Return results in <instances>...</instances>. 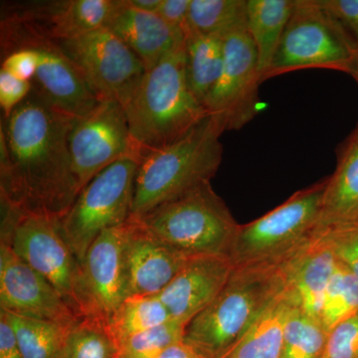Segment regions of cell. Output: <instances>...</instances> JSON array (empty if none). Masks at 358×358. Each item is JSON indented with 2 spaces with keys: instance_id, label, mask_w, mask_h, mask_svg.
Returning <instances> with one entry per match:
<instances>
[{
  "instance_id": "obj_1",
  "label": "cell",
  "mask_w": 358,
  "mask_h": 358,
  "mask_svg": "<svg viewBox=\"0 0 358 358\" xmlns=\"http://www.w3.org/2000/svg\"><path fill=\"white\" fill-rule=\"evenodd\" d=\"M75 119L31 92L1 120V203L54 220L64 217L81 192L69 150Z\"/></svg>"
},
{
  "instance_id": "obj_2",
  "label": "cell",
  "mask_w": 358,
  "mask_h": 358,
  "mask_svg": "<svg viewBox=\"0 0 358 358\" xmlns=\"http://www.w3.org/2000/svg\"><path fill=\"white\" fill-rule=\"evenodd\" d=\"M286 287L285 263L234 266L215 300L186 326L185 341L204 358H223Z\"/></svg>"
},
{
  "instance_id": "obj_3",
  "label": "cell",
  "mask_w": 358,
  "mask_h": 358,
  "mask_svg": "<svg viewBox=\"0 0 358 358\" xmlns=\"http://www.w3.org/2000/svg\"><path fill=\"white\" fill-rule=\"evenodd\" d=\"M124 110L143 152L179 140L208 117L186 79L185 39L147 71Z\"/></svg>"
},
{
  "instance_id": "obj_4",
  "label": "cell",
  "mask_w": 358,
  "mask_h": 358,
  "mask_svg": "<svg viewBox=\"0 0 358 358\" xmlns=\"http://www.w3.org/2000/svg\"><path fill=\"white\" fill-rule=\"evenodd\" d=\"M222 124L212 115L166 147L141 157L131 215L143 214L203 182H211L222 162Z\"/></svg>"
},
{
  "instance_id": "obj_5",
  "label": "cell",
  "mask_w": 358,
  "mask_h": 358,
  "mask_svg": "<svg viewBox=\"0 0 358 358\" xmlns=\"http://www.w3.org/2000/svg\"><path fill=\"white\" fill-rule=\"evenodd\" d=\"M136 218L166 243L190 257L229 256L240 227L211 182L194 186Z\"/></svg>"
},
{
  "instance_id": "obj_6",
  "label": "cell",
  "mask_w": 358,
  "mask_h": 358,
  "mask_svg": "<svg viewBox=\"0 0 358 358\" xmlns=\"http://www.w3.org/2000/svg\"><path fill=\"white\" fill-rule=\"evenodd\" d=\"M1 58L20 49H30L38 66L32 92L53 107L73 117H81L100 103L82 73L60 44L24 18L2 9L0 21Z\"/></svg>"
},
{
  "instance_id": "obj_7",
  "label": "cell",
  "mask_w": 358,
  "mask_h": 358,
  "mask_svg": "<svg viewBox=\"0 0 358 358\" xmlns=\"http://www.w3.org/2000/svg\"><path fill=\"white\" fill-rule=\"evenodd\" d=\"M327 180L294 193L253 222L240 225L229 253L233 265H278L305 247L319 230Z\"/></svg>"
},
{
  "instance_id": "obj_8",
  "label": "cell",
  "mask_w": 358,
  "mask_h": 358,
  "mask_svg": "<svg viewBox=\"0 0 358 358\" xmlns=\"http://www.w3.org/2000/svg\"><path fill=\"white\" fill-rule=\"evenodd\" d=\"M358 45L320 0H296L272 64L264 75L280 76L294 70L322 68L352 74Z\"/></svg>"
},
{
  "instance_id": "obj_9",
  "label": "cell",
  "mask_w": 358,
  "mask_h": 358,
  "mask_svg": "<svg viewBox=\"0 0 358 358\" xmlns=\"http://www.w3.org/2000/svg\"><path fill=\"white\" fill-rule=\"evenodd\" d=\"M141 159L124 157L103 169L85 186L61 219V230L78 262L83 261L103 231L121 226L131 217Z\"/></svg>"
},
{
  "instance_id": "obj_10",
  "label": "cell",
  "mask_w": 358,
  "mask_h": 358,
  "mask_svg": "<svg viewBox=\"0 0 358 358\" xmlns=\"http://www.w3.org/2000/svg\"><path fill=\"white\" fill-rule=\"evenodd\" d=\"M1 210V243L50 282L78 312L74 289L80 263L63 235L60 221L4 203Z\"/></svg>"
},
{
  "instance_id": "obj_11",
  "label": "cell",
  "mask_w": 358,
  "mask_h": 358,
  "mask_svg": "<svg viewBox=\"0 0 358 358\" xmlns=\"http://www.w3.org/2000/svg\"><path fill=\"white\" fill-rule=\"evenodd\" d=\"M69 150L80 192L117 160L143 155L129 131L124 108L113 100L100 101L88 114L75 119Z\"/></svg>"
},
{
  "instance_id": "obj_12",
  "label": "cell",
  "mask_w": 358,
  "mask_h": 358,
  "mask_svg": "<svg viewBox=\"0 0 358 358\" xmlns=\"http://www.w3.org/2000/svg\"><path fill=\"white\" fill-rule=\"evenodd\" d=\"M58 42L101 101L128 105L147 69L121 39L105 28Z\"/></svg>"
},
{
  "instance_id": "obj_13",
  "label": "cell",
  "mask_w": 358,
  "mask_h": 358,
  "mask_svg": "<svg viewBox=\"0 0 358 358\" xmlns=\"http://www.w3.org/2000/svg\"><path fill=\"white\" fill-rule=\"evenodd\" d=\"M260 84L255 44L243 26L223 38L222 71L205 110L225 131L243 128L257 114Z\"/></svg>"
},
{
  "instance_id": "obj_14",
  "label": "cell",
  "mask_w": 358,
  "mask_h": 358,
  "mask_svg": "<svg viewBox=\"0 0 358 358\" xmlns=\"http://www.w3.org/2000/svg\"><path fill=\"white\" fill-rule=\"evenodd\" d=\"M124 238L126 223L103 231L80 263L74 299L82 317L108 326L122 301L128 298Z\"/></svg>"
},
{
  "instance_id": "obj_15",
  "label": "cell",
  "mask_w": 358,
  "mask_h": 358,
  "mask_svg": "<svg viewBox=\"0 0 358 358\" xmlns=\"http://www.w3.org/2000/svg\"><path fill=\"white\" fill-rule=\"evenodd\" d=\"M0 307L4 312L67 327L83 319L50 282L2 243Z\"/></svg>"
},
{
  "instance_id": "obj_16",
  "label": "cell",
  "mask_w": 358,
  "mask_h": 358,
  "mask_svg": "<svg viewBox=\"0 0 358 358\" xmlns=\"http://www.w3.org/2000/svg\"><path fill=\"white\" fill-rule=\"evenodd\" d=\"M124 257L128 296H159L190 258L133 216L126 222Z\"/></svg>"
},
{
  "instance_id": "obj_17",
  "label": "cell",
  "mask_w": 358,
  "mask_h": 358,
  "mask_svg": "<svg viewBox=\"0 0 358 358\" xmlns=\"http://www.w3.org/2000/svg\"><path fill=\"white\" fill-rule=\"evenodd\" d=\"M234 265L227 255L192 256L159 294L171 317L187 326L215 300Z\"/></svg>"
},
{
  "instance_id": "obj_18",
  "label": "cell",
  "mask_w": 358,
  "mask_h": 358,
  "mask_svg": "<svg viewBox=\"0 0 358 358\" xmlns=\"http://www.w3.org/2000/svg\"><path fill=\"white\" fill-rule=\"evenodd\" d=\"M122 0H56L6 4L9 11L37 26L56 41L105 29Z\"/></svg>"
},
{
  "instance_id": "obj_19",
  "label": "cell",
  "mask_w": 358,
  "mask_h": 358,
  "mask_svg": "<svg viewBox=\"0 0 358 358\" xmlns=\"http://www.w3.org/2000/svg\"><path fill=\"white\" fill-rule=\"evenodd\" d=\"M336 264L333 246L320 230L285 262L287 286L296 296L299 307L320 322L324 294Z\"/></svg>"
},
{
  "instance_id": "obj_20",
  "label": "cell",
  "mask_w": 358,
  "mask_h": 358,
  "mask_svg": "<svg viewBox=\"0 0 358 358\" xmlns=\"http://www.w3.org/2000/svg\"><path fill=\"white\" fill-rule=\"evenodd\" d=\"M106 29L121 39L147 71L185 39V33L169 25L159 14L138 10L127 0H122Z\"/></svg>"
},
{
  "instance_id": "obj_21",
  "label": "cell",
  "mask_w": 358,
  "mask_h": 358,
  "mask_svg": "<svg viewBox=\"0 0 358 358\" xmlns=\"http://www.w3.org/2000/svg\"><path fill=\"white\" fill-rule=\"evenodd\" d=\"M358 222V126L339 148L336 171L327 178L319 229Z\"/></svg>"
},
{
  "instance_id": "obj_22",
  "label": "cell",
  "mask_w": 358,
  "mask_h": 358,
  "mask_svg": "<svg viewBox=\"0 0 358 358\" xmlns=\"http://www.w3.org/2000/svg\"><path fill=\"white\" fill-rule=\"evenodd\" d=\"M296 306L298 301L287 286L223 358H281L285 327Z\"/></svg>"
},
{
  "instance_id": "obj_23",
  "label": "cell",
  "mask_w": 358,
  "mask_h": 358,
  "mask_svg": "<svg viewBox=\"0 0 358 358\" xmlns=\"http://www.w3.org/2000/svg\"><path fill=\"white\" fill-rule=\"evenodd\" d=\"M294 3L296 0H247V29L255 44L261 83L272 64Z\"/></svg>"
},
{
  "instance_id": "obj_24",
  "label": "cell",
  "mask_w": 358,
  "mask_h": 358,
  "mask_svg": "<svg viewBox=\"0 0 358 358\" xmlns=\"http://www.w3.org/2000/svg\"><path fill=\"white\" fill-rule=\"evenodd\" d=\"M222 67L223 38L188 30L185 33L186 79L202 105L217 83Z\"/></svg>"
},
{
  "instance_id": "obj_25",
  "label": "cell",
  "mask_w": 358,
  "mask_h": 358,
  "mask_svg": "<svg viewBox=\"0 0 358 358\" xmlns=\"http://www.w3.org/2000/svg\"><path fill=\"white\" fill-rule=\"evenodd\" d=\"M0 312L13 327L23 358H60L72 327Z\"/></svg>"
},
{
  "instance_id": "obj_26",
  "label": "cell",
  "mask_w": 358,
  "mask_h": 358,
  "mask_svg": "<svg viewBox=\"0 0 358 358\" xmlns=\"http://www.w3.org/2000/svg\"><path fill=\"white\" fill-rule=\"evenodd\" d=\"M173 320L159 296H128L110 319L108 329L119 345L136 334Z\"/></svg>"
},
{
  "instance_id": "obj_27",
  "label": "cell",
  "mask_w": 358,
  "mask_h": 358,
  "mask_svg": "<svg viewBox=\"0 0 358 358\" xmlns=\"http://www.w3.org/2000/svg\"><path fill=\"white\" fill-rule=\"evenodd\" d=\"M246 25L247 0H192L188 14L190 31L224 38Z\"/></svg>"
},
{
  "instance_id": "obj_28",
  "label": "cell",
  "mask_w": 358,
  "mask_h": 358,
  "mask_svg": "<svg viewBox=\"0 0 358 358\" xmlns=\"http://www.w3.org/2000/svg\"><path fill=\"white\" fill-rule=\"evenodd\" d=\"M327 336L329 333L320 320L296 306L285 327L281 358H322Z\"/></svg>"
},
{
  "instance_id": "obj_29",
  "label": "cell",
  "mask_w": 358,
  "mask_h": 358,
  "mask_svg": "<svg viewBox=\"0 0 358 358\" xmlns=\"http://www.w3.org/2000/svg\"><path fill=\"white\" fill-rule=\"evenodd\" d=\"M358 313V278L339 262L327 286L320 322L327 333Z\"/></svg>"
},
{
  "instance_id": "obj_30",
  "label": "cell",
  "mask_w": 358,
  "mask_h": 358,
  "mask_svg": "<svg viewBox=\"0 0 358 358\" xmlns=\"http://www.w3.org/2000/svg\"><path fill=\"white\" fill-rule=\"evenodd\" d=\"M119 352L107 324L83 317L71 327L60 358H117Z\"/></svg>"
},
{
  "instance_id": "obj_31",
  "label": "cell",
  "mask_w": 358,
  "mask_h": 358,
  "mask_svg": "<svg viewBox=\"0 0 358 358\" xmlns=\"http://www.w3.org/2000/svg\"><path fill=\"white\" fill-rule=\"evenodd\" d=\"M185 329L186 324L173 320L136 334L120 345L117 358H157L169 345L185 339Z\"/></svg>"
},
{
  "instance_id": "obj_32",
  "label": "cell",
  "mask_w": 358,
  "mask_h": 358,
  "mask_svg": "<svg viewBox=\"0 0 358 358\" xmlns=\"http://www.w3.org/2000/svg\"><path fill=\"white\" fill-rule=\"evenodd\" d=\"M322 358H358V313L329 331Z\"/></svg>"
},
{
  "instance_id": "obj_33",
  "label": "cell",
  "mask_w": 358,
  "mask_h": 358,
  "mask_svg": "<svg viewBox=\"0 0 358 358\" xmlns=\"http://www.w3.org/2000/svg\"><path fill=\"white\" fill-rule=\"evenodd\" d=\"M319 230L326 233L339 262L358 278V222Z\"/></svg>"
},
{
  "instance_id": "obj_34",
  "label": "cell",
  "mask_w": 358,
  "mask_h": 358,
  "mask_svg": "<svg viewBox=\"0 0 358 358\" xmlns=\"http://www.w3.org/2000/svg\"><path fill=\"white\" fill-rule=\"evenodd\" d=\"M32 83L0 70V107L6 120L31 94Z\"/></svg>"
},
{
  "instance_id": "obj_35",
  "label": "cell",
  "mask_w": 358,
  "mask_h": 358,
  "mask_svg": "<svg viewBox=\"0 0 358 358\" xmlns=\"http://www.w3.org/2000/svg\"><path fill=\"white\" fill-rule=\"evenodd\" d=\"M358 45V0H320Z\"/></svg>"
},
{
  "instance_id": "obj_36",
  "label": "cell",
  "mask_w": 358,
  "mask_h": 358,
  "mask_svg": "<svg viewBox=\"0 0 358 358\" xmlns=\"http://www.w3.org/2000/svg\"><path fill=\"white\" fill-rule=\"evenodd\" d=\"M1 59V69L11 73L20 79L31 82L36 74L38 60L35 52L30 49H20L11 52Z\"/></svg>"
},
{
  "instance_id": "obj_37",
  "label": "cell",
  "mask_w": 358,
  "mask_h": 358,
  "mask_svg": "<svg viewBox=\"0 0 358 358\" xmlns=\"http://www.w3.org/2000/svg\"><path fill=\"white\" fill-rule=\"evenodd\" d=\"M192 0H162L157 14L169 25L183 33L188 30V14Z\"/></svg>"
},
{
  "instance_id": "obj_38",
  "label": "cell",
  "mask_w": 358,
  "mask_h": 358,
  "mask_svg": "<svg viewBox=\"0 0 358 358\" xmlns=\"http://www.w3.org/2000/svg\"><path fill=\"white\" fill-rule=\"evenodd\" d=\"M0 358H23L13 327L0 312Z\"/></svg>"
},
{
  "instance_id": "obj_39",
  "label": "cell",
  "mask_w": 358,
  "mask_h": 358,
  "mask_svg": "<svg viewBox=\"0 0 358 358\" xmlns=\"http://www.w3.org/2000/svg\"><path fill=\"white\" fill-rule=\"evenodd\" d=\"M157 358H204L185 339L166 348Z\"/></svg>"
},
{
  "instance_id": "obj_40",
  "label": "cell",
  "mask_w": 358,
  "mask_h": 358,
  "mask_svg": "<svg viewBox=\"0 0 358 358\" xmlns=\"http://www.w3.org/2000/svg\"><path fill=\"white\" fill-rule=\"evenodd\" d=\"M127 2L138 10L157 13L162 0H127Z\"/></svg>"
},
{
  "instance_id": "obj_41",
  "label": "cell",
  "mask_w": 358,
  "mask_h": 358,
  "mask_svg": "<svg viewBox=\"0 0 358 358\" xmlns=\"http://www.w3.org/2000/svg\"><path fill=\"white\" fill-rule=\"evenodd\" d=\"M350 76H352L355 78V80H357V82L358 83V60L357 62L355 63V68H353L352 74H350Z\"/></svg>"
}]
</instances>
